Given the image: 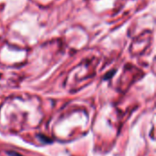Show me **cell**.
<instances>
[{
    "label": "cell",
    "instance_id": "6da1fadb",
    "mask_svg": "<svg viewBox=\"0 0 156 156\" xmlns=\"http://www.w3.org/2000/svg\"><path fill=\"white\" fill-rule=\"evenodd\" d=\"M7 154H8V155L9 156H23L22 154H18V153H16V152H13V151L8 152Z\"/></svg>",
    "mask_w": 156,
    "mask_h": 156
}]
</instances>
